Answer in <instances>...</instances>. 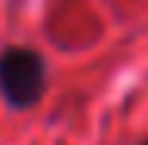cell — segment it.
I'll return each mask as SVG.
<instances>
[{"mask_svg": "<svg viewBox=\"0 0 148 145\" xmlns=\"http://www.w3.org/2000/svg\"><path fill=\"white\" fill-rule=\"evenodd\" d=\"M47 85L44 57L32 47H6L0 54V91L10 107L25 111L41 101Z\"/></svg>", "mask_w": 148, "mask_h": 145, "instance_id": "obj_1", "label": "cell"}, {"mask_svg": "<svg viewBox=\"0 0 148 145\" xmlns=\"http://www.w3.org/2000/svg\"><path fill=\"white\" fill-rule=\"evenodd\" d=\"M145 145H148V142H145Z\"/></svg>", "mask_w": 148, "mask_h": 145, "instance_id": "obj_2", "label": "cell"}]
</instances>
